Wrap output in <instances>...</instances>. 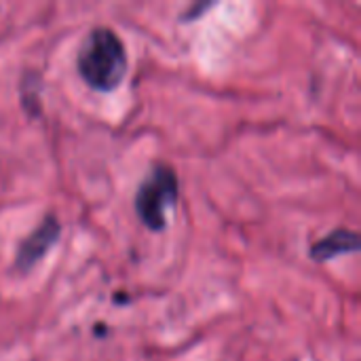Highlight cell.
Returning a JSON list of instances; mask_svg holds the SVG:
<instances>
[{"instance_id": "6da1fadb", "label": "cell", "mask_w": 361, "mask_h": 361, "mask_svg": "<svg viewBox=\"0 0 361 361\" xmlns=\"http://www.w3.org/2000/svg\"><path fill=\"white\" fill-rule=\"evenodd\" d=\"M80 78L95 91H114L127 74V53L110 27L91 30L76 55Z\"/></svg>"}, {"instance_id": "7a4b0ae2", "label": "cell", "mask_w": 361, "mask_h": 361, "mask_svg": "<svg viewBox=\"0 0 361 361\" xmlns=\"http://www.w3.org/2000/svg\"><path fill=\"white\" fill-rule=\"evenodd\" d=\"M178 195L176 171L169 165H154L135 192V214L140 222L148 231H163L167 226V212L176 205Z\"/></svg>"}, {"instance_id": "3957f363", "label": "cell", "mask_w": 361, "mask_h": 361, "mask_svg": "<svg viewBox=\"0 0 361 361\" xmlns=\"http://www.w3.org/2000/svg\"><path fill=\"white\" fill-rule=\"evenodd\" d=\"M61 233L59 220L53 216H47L17 247V256H15V267L19 271H30L40 258H44V254L57 243Z\"/></svg>"}, {"instance_id": "277c9868", "label": "cell", "mask_w": 361, "mask_h": 361, "mask_svg": "<svg viewBox=\"0 0 361 361\" xmlns=\"http://www.w3.org/2000/svg\"><path fill=\"white\" fill-rule=\"evenodd\" d=\"M355 252H360V237L357 233L347 228H336L309 247V256L315 262H328L338 256H347Z\"/></svg>"}]
</instances>
